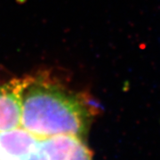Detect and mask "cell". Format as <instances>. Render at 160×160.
I'll list each match as a JSON object with an SVG mask.
<instances>
[{"instance_id": "6da1fadb", "label": "cell", "mask_w": 160, "mask_h": 160, "mask_svg": "<svg viewBox=\"0 0 160 160\" xmlns=\"http://www.w3.org/2000/svg\"><path fill=\"white\" fill-rule=\"evenodd\" d=\"M91 116L84 101L42 78H29L23 90L21 126L38 137H82Z\"/></svg>"}, {"instance_id": "7a4b0ae2", "label": "cell", "mask_w": 160, "mask_h": 160, "mask_svg": "<svg viewBox=\"0 0 160 160\" xmlns=\"http://www.w3.org/2000/svg\"><path fill=\"white\" fill-rule=\"evenodd\" d=\"M29 78L12 80L0 86V132L21 125L22 92Z\"/></svg>"}, {"instance_id": "3957f363", "label": "cell", "mask_w": 160, "mask_h": 160, "mask_svg": "<svg viewBox=\"0 0 160 160\" xmlns=\"http://www.w3.org/2000/svg\"><path fill=\"white\" fill-rule=\"evenodd\" d=\"M41 139L20 126L0 132V150L7 160H22L37 149Z\"/></svg>"}, {"instance_id": "277c9868", "label": "cell", "mask_w": 160, "mask_h": 160, "mask_svg": "<svg viewBox=\"0 0 160 160\" xmlns=\"http://www.w3.org/2000/svg\"><path fill=\"white\" fill-rule=\"evenodd\" d=\"M81 141L78 136L56 135L41 139L38 147L48 160H67Z\"/></svg>"}, {"instance_id": "5b68a950", "label": "cell", "mask_w": 160, "mask_h": 160, "mask_svg": "<svg viewBox=\"0 0 160 160\" xmlns=\"http://www.w3.org/2000/svg\"><path fill=\"white\" fill-rule=\"evenodd\" d=\"M67 160H92V153L83 141H81Z\"/></svg>"}, {"instance_id": "8992f818", "label": "cell", "mask_w": 160, "mask_h": 160, "mask_svg": "<svg viewBox=\"0 0 160 160\" xmlns=\"http://www.w3.org/2000/svg\"><path fill=\"white\" fill-rule=\"evenodd\" d=\"M0 160H7V158H6V157L3 155V153H2V151L0 150Z\"/></svg>"}]
</instances>
